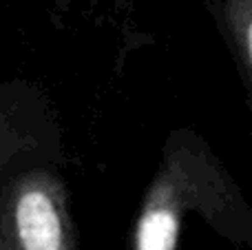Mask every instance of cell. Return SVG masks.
I'll return each instance as SVG.
<instances>
[{
  "instance_id": "1",
  "label": "cell",
  "mask_w": 252,
  "mask_h": 250,
  "mask_svg": "<svg viewBox=\"0 0 252 250\" xmlns=\"http://www.w3.org/2000/svg\"><path fill=\"white\" fill-rule=\"evenodd\" d=\"M201 215L213 228L252 246V208L215 151L192 131H173L148 184L130 250H177L184 219Z\"/></svg>"
},
{
  "instance_id": "2",
  "label": "cell",
  "mask_w": 252,
  "mask_h": 250,
  "mask_svg": "<svg viewBox=\"0 0 252 250\" xmlns=\"http://www.w3.org/2000/svg\"><path fill=\"white\" fill-rule=\"evenodd\" d=\"M0 250H78L69 193L58 173L29 168L0 188Z\"/></svg>"
},
{
  "instance_id": "3",
  "label": "cell",
  "mask_w": 252,
  "mask_h": 250,
  "mask_svg": "<svg viewBox=\"0 0 252 250\" xmlns=\"http://www.w3.org/2000/svg\"><path fill=\"white\" fill-rule=\"evenodd\" d=\"M210 7L252 89V0H210Z\"/></svg>"
},
{
  "instance_id": "4",
  "label": "cell",
  "mask_w": 252,
  "mask_h": 250,
  "mask_svg": "<svg viewBox=\"0 0 252 250\" xmlns=\"http://www.w3.org/2000/svg\"><path fill=\"white\" fill-rule=\"evenodd\" d=\"M38 146V137L33 135L29 122L20 118V111L11 109V104L0 102V175L16 159Z\"/></svg>"
}]
</instances>
